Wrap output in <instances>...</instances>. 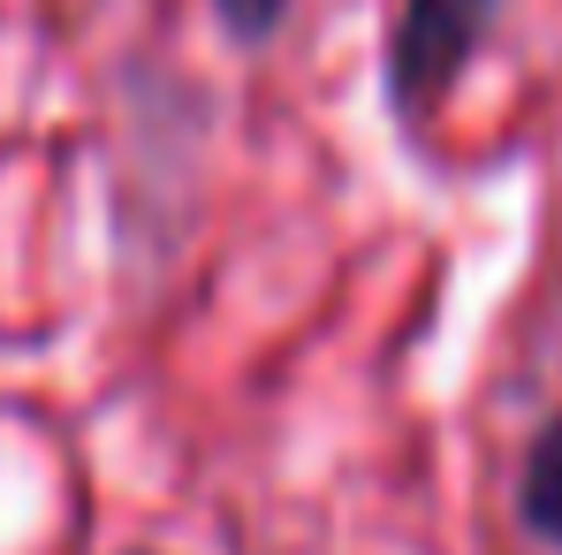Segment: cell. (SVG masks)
Segmentation results:
<instances>
[{"label": "cell", "mask_w": 562, "mask_h": 555, "mask_svg": "<svg viewBox=\"0 0 562 555\" xmlns=\"http://www.w3.org/2000/svg\"><path fill=\"white\" fill-rule=\"evenodd\" d=\"M517 502H525V525H532L540 541H555V548H562V419L540 434V442H532Z\"/></svg>", "instance_id": "2"}, {"label": "cell", "mask_w": 562, "mask_h": 555, "mask_svg": "<svg viewBox=\"0 0 562 555\" xmlns=\"http://www.w3.org/2000/svg\"><path fill=\"white\" fill-rule=\"evenodd\" d=\"M494 31V0H403L395 46H387V85L403 114H426L434 99L464 77L479 38Z\"/></svg>", "instance_id": "1"}, {"label": "cell", "mask_w": 562, "mask_h": 555, "mask_svg": "<svg viewBox=\"0 0 562 555\" xmlns=\"http://www.w3.org/2000/svg\"><path fill=\"white\" fill-rule=\"evenodd\" d=\"M281 8H289V0H221V23H228L236 38H267L281 23Z\"/></svg>", "instance_id": "3"}]
</instances>
